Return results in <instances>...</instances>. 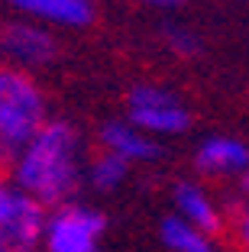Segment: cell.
Here are the masks:
<instances>
[{
    "label": "cell",
    "instance_id": "6da1fadb",
    "mask_svg": "<svg viewBox=\"0 0 249 252\" xmlns=\"http://www.w3.org/2000/svg\"><path fill=\"white\" fill-rule=\"evenodd\" d=\"M10 181L49 210L74 200L84 181V146L74 123L49 117L10 165Z\"/></svg>",
    "mask_w": 249,
    "mask_h": 252
},
{
    "label": "cell",
    "instance_id": "7a4b0ae2",
    "mask_svg": "<svg viewBox=\"0 0 249 252\" xmlns=\"http://www.w3.org/2000/svg\"><path fill=\"white\" fill-rule=\"evenodd\" d=\"M49 123V97L30 71L0 65V171H10L23 146Z\"/></svg>",
    "mask_w": 249,
    "mask_h": 252
},
{
    "label": "cell",
    "instance_id": "3957f363",
    "mask_svg": "<svg viewBox=\"0 0 249 252\" xmlns=\"http://www.w3.org/2000/svg\"><path fill=\"white\" fill-rule=\"evenodd\" d=\"M107 220L101 210L68 200L62 207H52L42 230V252H101Z\"/></svg>",
    "mask_w": 249,
    "mask_h": 252
},
{
    "label": "cell",
    "instance_id": "277c9868",
    "mask_svg": "<svg viewBox=\"0 0 249 252\" xmlns=\"http://www.w3.org/2000/svg\"><path fill=\"white\" fill-rule=\"evenodd\" d=\"M126 120L152 139H165V136L188 133L191 110L175 91L159 88V84H140L126 97Z\"/></svg>",
    "mask_w": 249,
    "mask_h": 252
},
{
    "label": "cell",
    "instance_id": "5b68a950",
    "mask_svg": "<svg viewBox=\"0 0 249 252\" xmlns=\"http://www.w3.org/2000/svg\"><path fill=\"white\" fill-rule=\"evenodd\" d=\"M45 217H49V207H42L36 197L16 188L10 175L0 171V239L13 252L39 249Z\"/></svg>",
    "mask_w": 249,
    "mask_h": 252
},
{
    "label": "cell",
    "instance_id": "8992f818",
    "mask_svg": "<svg viewBox=\"0 0 249 252\" xmlns=\"http://www.w3.org/2000/svg\"><path fill=\"white\" fill-rule=\"evenodd\" d=\"M0 55L7 59V65L33 71V68L49 65L59 55V42H55L49 26L20 16V20L0 26Z\"/></svg>",
    "mask_w": 249,
    "mask_h": 252
},
{
    "label": "cell",
    "instance_id": "52a82bcc",
    "mask_svg": "<svg viewBox=\"0 0 249 252\" xmlns=\"http://www.w3.org/2000/svg\"><path fill=\"white\" fill-rule=\"evenodd\" d=\"M23 20L55 26V30H88L97 16L94 0H0Z\"/></svg>",
    "mask_w": 249,
    "mask_h": 252
},
{
    "label": "cell",
    "instance_id": "ba28073f",
    "mask_svg": "<svg viewBox=\"0 0 249 252\" xmlns=\"http://www.w3.org/2000/svg\"><path fill=\"white\" fill-rule=\"evenodd\" d=\"M172 204H175V217H181L184 223L198 226V230L211 233H227V210L220 207V200L207 191L201 181H178L172 188Z\"/></svg>",
    "mask_w": 249,
    "mask_h": 252
},
{
    "label": "cell",
    "instance_id": "9c48e42d",
    "mask_svg": "<svg viewBox=\"0 0 249 252\" xmlns=\"http://www.w3.org/2000/svg\"><path fill=\"white\" fill-rule=\"evenodd\" d=\"M194 168L207 178H240L249 168V146L236 136H207L194 152Z\"/></svg>",
    "mask_w": 249,
    "mask_h": 252
},
{
    "label": "cell",
    "instance_id": "30bf717a",
    "mask_svg": "<svg viewBox=\"0 0 249 252\" xmlns=\"http://www.w3.org/2000/svg\"><path fill=\"white\" fill-rule=\"evenodd\" d=\"M97 142H101L104 152H113L117 158L130 165H142V162H155L162 156L159 139L146 136L140 126H133L130 120H107L97 133Z\"/></svg>",
    "mask_w": 249,
    "mask_h": 252
},
{
    "label": "cell",
    "instance_id": "8fae6325",
    "mask_svg": "<svg viewBox=\"0 0 249 252\" xmlns=\"http://www.w3.org/2000/svg\"><path fill=\"white\" fill-rule=\"evenodd\" d=\"M159 236H162V246H165L169 252H217L211 233L184 223L181 217H175V214L162 220Z\"/></svg>",
    "mask_w": 249,
    "mask_h": 252
},
{
    "label": "cell",
    "instance_id": "7c38bea8",
    "mask_svg": "<svg viewBox=\"0 0 249 252\" xmlns=\"http://www.w3.org/2000/svg\"><path fill=\"white\" fill-rule=\"evenodd\" d=\"M130 168H133L130 162H123V158H117L113 152H104L101 149V152L84 165V181H88L91 188H97V191H117L126 181Z\"/></svg>",
    "mask_w": 249,
    "mask_h": 252
},
{
    "label": "cell",
    "instance_id": "4fadbf2b",
    "mask_svg": "<svg viewBox=\"0 0 249 252\" xmlns=\"http://www.w3.org/2000/svg\"><path fill=\"white\" fill-rule=\"evenodd\" d=\"M162 39L169 45V52L181 55V59H191V55L201 52V39L191 30H184V26H165V30H162Z\"/></svg>",
    "mask_w": 249,
    "mask_h": 252
},
{
    "label": "cell",
    "instance_id": "5bb4252c",
    "mask_svg": "<svg viewBox=\"0 0 249 252\" xmlns=\"http://www.w3.org/2000/svg\"><path fill=\"white\" fill-rule=\"evenodd\" d=\"M227 236L236 249L249 252V200H240L227 217Z\"/></svg>",
    "mask_w": 249,
    "mask_h": 252
},
{
    "label": "cell",
    "instance_id": "9a60e30c",
    "mask_svg": "<svg viewBox=\"0 0 249 252\" xmlns=\"http://www.w3.org/2000/svg\"><path fill=\"white\" fill-rule=\"evenodd\" d=\"M133 3H142V7H155V10H175V7H181L184 0H133Z\"/></svg>",
    "mask_w": 249,
    "mask_h": 252
},
{
    "label": "cell",
    "instance_id": "2e32d148",
    "mask_svg": "<svg viewBox=\"0 0 249 252\" xmlns=\"http://www.w3.org/2000/svg\"><path fill=\"white\" fill-rule=\"evenodd\" d=\"M236 191H240V197H243V200H249V168L243 171L240 178H236Z\"/></svg>",
    "mask_w": 249,
    "mask_h": 252
},
{
    "label": "cell",
    "instance_id": "e0dca14e",
    "mask_svg": "<svg viewBox=\"0 0 249 252\" xmlns=\"http://www.w3.org/2000/svg\"><path fill=\"white\" fill-rule=\"evenodd\" d=\"M0 252H13V249H10V246L3 243V239H0Z\"/></svg>",
    "mask_w": 249,
    "mask_h": 252
},
{
    "label": "cell",
    "instance_id": "ac0fdd59",
    "mask_svg": "<svg viewBox=\"0 0 249 252\" xmlns=\"http://www.w3.org/2000/svg\"><path fill=\"white\" fill-rule=\"evenodd\" d=\"M33 252H42V249H33Z\"/></svg>",
    "mask_w": 249,
    "mask_h": 252
}]
</instances>
